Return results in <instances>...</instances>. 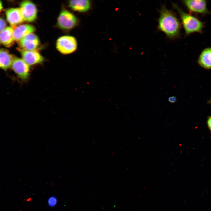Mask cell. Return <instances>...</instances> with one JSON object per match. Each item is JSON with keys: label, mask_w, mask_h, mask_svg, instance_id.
<instances>
[{"label": "cell", "mask_w": 211, "mask_h": 211, "mask_svg": "<svg viewBox=\"0 0 211 211\" xmlns=\"http://www.w3.org/2000/svg\"><path fill=\"white\" fill-rule=\"evenodd\" d=\"M77 42L74 37L69 35L63 36L59 37L56 42L57 49L63 54H71L76 49Z\"/></svg>", "instance_id": "obj_3"}, {"label": "cell", "mask_w": 211, "mask_h": 211, "mask_svg": "<svg viewBox=\"0 0 211 211\" xmlns=\"http://www.w3.org/2000/svg\"><path fill=\"white\" fill-rule=\"evenodd\" d=\"M69 6L73 10L79 12H85L90 8L91 3L87 0H74L69 2Z\"/></svg>", "instance_id": "obj_14"}, {"label": "cell", "mask_w": 211, "mask_h": 211, "mask_svg": "<svg viewBox=\"0 0 211 211\" xmlns=\"http://www.w3.org/2000/svg\"><path fill=\"white\" fill-rule=\"evenodd\" d=\"M158 29L164 33L170 39L178 38L180 35L181 23L176 14L168 9L165 5H162L159 10Z\"/></svg>", "instance_id": "obj_1"}, {"label": "cell", "mask_w": 211, "mask_h": 211, "mask_svg": "<svg viewBox=\"0 0 211 211\" xmlns=\"http://www.w3.org/2000/svg\"><path fill=\"white\" fill-rule=\"evenodd\" d=\"M13 55L6 49H0V68L6 70L11 67Z\"/></svg>", "instance_id": "obj_15"}, {"label": "cell", "mask_w": 211, "mask_h": 211, "mask_svg": "<svg viewBox=\"0 0 211 211\" xmlns=\"http://www.w3.org/2000/svg\"><path fill=\"white\" fill-rule=\"evenodd\" d=\"M48 204L49 206L51 207H54L57 204V199L55 197H51L48 200Z\"/></svg>", "instance_id": "obj_16"}, {"label": "cell", "mask_w": 211, "mask_h": 211, "mask_svg": "<svg viewBox=\"0 0 211 211\" xmlns=\"http://www.w3.org/2000/svg\"><path fill=\"white\" fill-rule=\"evenodd\" d=\"M168 101L171 103H175L176 102L177 98L175 96H171L168 98Z\"/></svg>", "instance_id": "obj_18"}, {"label": "cell", "mask_w": 211, "mask_h": 211, "mask_svg": "<svg viewBox=\"0 0 211 211\" xmlns=\"http://www.w3.org/2000/svg\"><path fill=\"white\" fill-rule=\"evenodd\" d=\"M3 8L2 3L1 1H0V11L2 10Z\"/></svg>", "instance_id": "obj_20"}, {"label": "cell", "mask_w": 211, "mask_h": 211, "mask_svg": "<svg viewBox=\"0 0 211 211\" xmlns=\"http://www.w3.org/2000/svg\"><path fill=\"white\" fill-rule=\"evenodd\" d=\"M182 2L191 12L202 14L209 13L210 11L207 6V1L202 0H183Z\"/></svg>", "instance_id": "obj_8"}, {"label": "cell", "mask_w": 211, "mask_h": 211, "mask_svg": "<svg viewBox=\"0 0 211 211\" xmlns=\"http://www.w3.org/2000/svg\"><path fill=\"white\" fill-rule=\"evenodd\" d=\"M13 29L8 26L0 32V42L5 46L10 47L15 41L13 37Z\"/></svg>", "instance_id": "obj_12"}, {"label": "cell", "mask_w": 211, "mask_h": 211, "mask_svg": "<svg viewBox=\"0 0 211 211\" xmlns=\"http://www.w3.org/2000/svg\"><path fill=\"white\" fill-rule=\"evenodd\" d=\"M11 67L21 80H28L30 74V67L22 59L13 55Z\"/></svg>", "instance_id": "obj_4"}, {"label": "cell", "mask_w": 211, "mask_h": 211, "mask_svg": "<svg viewBox=\"0 0 211 211\" xmlns=\"http://www.w3.org/2000/svg\"><path fill=\"white\" fill-rule=\"evenodd\" d=\"M199 64L206 69H211V47L204 49L199 55L198 60Z\"/></svg>", "instance_id": "obj_13"}, {"label": "cell", "mask_w": 211, "mask_h": 211, "mask_svg": "<svg viewBox=\"0 0 211 211\" xmlns=\"http://www.w3.org/2000/svg\"><path fill=\"white\" fill-rule=\"evenodd\" d=\"M20 7L24 21L32 22L35 20L38 11L34 4L30 1L25 0L21 2Z\"/></svg>", "instance_id": "obj_6"}, {"label": "cell", "mask_w": 211, "mask_h": 211, "mask_svg": "<svg viewBox=\"0 0 211 211\" xmlns=\"http://www.w3.org/2000/svg\"><path fill=\"white\" fill-rule=\"evenodd\" d=\"M77 18L68 11L64 9L60 13L57 20V24L60 28L66 30H70L76 25Z\"/></svg>", "instance_id": "obj_5"}, {"label": "cell", "mask_w": 211, "mask_h": 211, "mask_svg": "<svg viewBox=\"0 0 211 211\" xmlns=\"http://www.w3.org/2000/svg\"><path fill=\"white\" fill-rule=\"evenodd\" d=\"M207 124L209 130L211 132V116L208 118L207 120Z\"/></svg>", "instance_id": "obj_19"}, {"label": "cell", "mask_w": 211, "mask_h": 211, "mask_svg": "<svg viewBox=\"0 0 211 211\" xmlns=\"http://www.w3.org/2000/svg\"><path fill=\"white\" fill-rule=\"evenodd\" d=\"M207 103H208L211 104V98H210L208 101Z\"/></svg>", "instance_id": "obj_21"}, {"label": "cell", "mask_w": 211, "mask_h": 211, "mask_svg": "<svg viewBox=\"0 0 211 211\" xmlns=\"http://www.w3.org/2000/svg\"><path fill=\"white\" fill-rule=\"evenodd\" d=\"M6 15L8 21L13 29L24 21L20 8H9L6 11Z\"/></svg>", "instance_id": "obj_10"}, {"label": "cell", "mask_w": 211, "mask_h": 211, "mask_svg": "<svg viewBox=\"0 0 211 211\" xmlns=\"http://www.w3.org/2000/svg\"><path fill=\"white\" fill-rule=\"evenodd\" d=\"M18 42L20 48L31 50H36L40 44V40L36 35L31 33L23 37Z\"/></svg>", "instance_id": "obj_9"}, {"label": "cell", "mask_w": 211, "mask_h": 211, "mask_svg": "<svg viewBox=\"0 0 211 211\" xmlns=\"http://www.w3.org/2000/svg\"><path fill=\"white\" fill-rule=\"evenodd\" d=\"M35 27L30 24H23L17 26L13 29V37L17 42L27 35L35 31Z\"/></svg>", "instance_id": "obj_11"}, {"label": "cell", "mask_w": 211, "mask_h": 211, "mask_svg": "<svg viewBox=\"0 0 211 211\" xmlns=\"http://www.w3.org/2000/svg\"><path fill=\"white\" fill-rule=\"evenodd\" d=\"M172 5L179 14L186 35L202 31L204 27L202 22L195 16L183 11L177 4L172 3Z\"/></svg>", "instance_id": "obj_2"}, {"label": "cell", "mask_w": 211, "mask_h": 211, "mask_svg": "<svg viewBox=\"0 0 211 211\" xmlns=\"http://www.w3.org/2000/svg\"><path fill=\"white\" fill-rule=\"evenodd\" d=\"M6 23L3 18H0V32L4 30L6 27Z\"/></svg>", "instance_id": "obj_17"}, {"label": "cell", "mask_w": 211, "mask_h": 211, "mask_svg": "<svg viewBox=\"0 0 211 211\" xmlns=\"http://www.w3.org/2000/svg\"><path fill=\"white\" fill-rule=\"evenodd\" d=\"M17 49L20 53L22 59L29 66L41 63L44 61V57L36 50H27L20 48Z\"/></svg>", "instance_id": "obj_7"}]
</instances>
